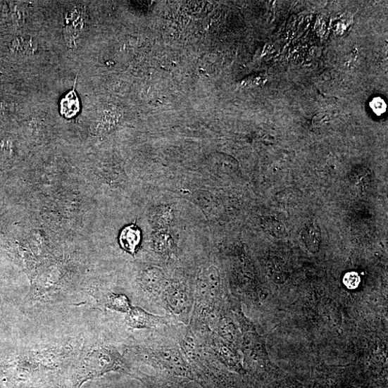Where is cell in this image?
I'll list each match as a JSON object with an SVG mask.
<instances>
[{
	"label": "cell",
	"instance_id": "30bf717a",
	"mask_svg": "<svg viewBox=\"0 0 388 388\" xmlns=\"http://www.w3.org/2000/svg\"><path fill=\"white\" fill-rule=\"evenodd\" d=\"M172 218L171 210L166 207L159 208L154 215L155 225L160 227H165L169 225L172 221Z\"/></svg>",
	"mask_w": 388,
	"mask_h": 388
},
{
	"label": "cell",
	"instance_id": "7a4b0ae2",
	"mask_svg": "<svg viewBox=\"0 0 388 388\" xmlns=\"http://www.w3.org/2000/svg\"><path fill=\"white\" fill-rule=\"evenodd\" d=\"M166 308L174 315L186 316L192 306V297L188 288L181 284H175L168 287L163 294Z\"/></svg>",
	"mask_w": 388,
	"mask_h": 388
},
{
	"label": "cell",
	"instance_id": "8fae6325",
	"mask_svg": "<svg viewBox=\"0 0 388 388\" xmlns=\"http://www.w3.org/2000/svg\"><path fill=\"white\" fill-rule=\"evenodd\" d=\"M156 249L161 253H166L171 250L173 242L170 236L161 233L154 239Z\"/></svg>",
	"mask_w": 388,
	"mask_h": 388
},
{
	"label": "cell",
	"instance_id": "52a82bcc",
	"mask_svg": "<svg viewBox=\"0 0 388 388\" xmlns=\"http://www.w3.org/2000/svg\"><path fill=\"white\" fill-rule=\"evenodd\" d=\"M143 284L147 291L158 292L163 286L164 277L162 272L156 268L148 270L142 277Z\"/></svg>",
	"mask_w": 388,
	"mask_h": 388
},
{
	"label": "cell",
	"instance_id": "9c48e42d",
	"mask_svg": "<svg viewBox=\"0 0 388 388\" xmlns=\"http://www.w3.org/2000/svg\"><path fill=\"white\" fill-rule=\"evenodd\" d=\"M107 306L113 310L127 313L132 308L127 296L122 294H113L108 300Z\"/></svg>",
	"mask_w": 388,
	"mask_h": 388
},
{
	"label": "cell",
	"instance_id": "8992f818",
	"mask_svg": "<svg viewBox=\"0 0 388 388\" xmlns=\"http://www.w3.org/2000/svg\"><path fill=\"white\" fill-rule=\"evenodd\" d=\"M38 42L30 35L17 37L11 44L12 51L20 56H29L37 51Z\"/></svg>",
	"mask_w": 388,
	"mask_h": 388
},
{
	"label": "cell",
	"instance_id": "3957f363",
	"mask_svg": "<svg viewBox=\"0 0 388 388\" xmlns=\"http://www.w3.org/2000/svg\"><path fill=\"white\" fill-rule=\"evenodd\" d=\"M127 325L132 329H152L166 323L164 317L147 312L137 306L130 308L125 318Z\"/></svg>",
	"mask_w": 388,
	"mask_h": 388
},
{
	"label": "cell",
	"instance_id": "5b68a950",
	"mask_svg": "<svg viewBox=\"0 0 388 388\" xmlns=\"http://www.w3.org/2000/svg\"><path fill=\"white\" fill-rule=\"evenodd\" d=\"M141 241L140 230L134 225L125 227L121 232L119 242L123 250L134 255Z\"/></svg>",
	"mask_w": 388,
	"mask_h": 388
},
{
	"label": "cell",
	"instance_id": "277c9868",
	"mask_svg": "<svg viewBox=\"0 0 388 388\" xmlns=\"http://www.w3.org/2000/svg\"><path fill=\"white\" fill-rule=\"evenodd\" d=\"M218 273L213 267L206 270L199 280V292L204 299H213L219 287Z\"/></svg>",
	"mask_w": 388,
	"mask_h": 388
},
{
	"label": "cell",
	"instance_id": "6da1fadb",
	"mask_svg": "<svg viewBox=\"0 0 388 388\" xmlns=\"http://www.w3.org/2000/svg\"><path fill=\"white\" fill-rule=\"evenodd\" d=\"M110 372L130 375V368L117 351L108 348H96L81 362L75 375L74 387L80 388L87 381Z\"/></svg>",
	"mask_w": 388,
	"mask_h": 388
},
{
	"label": "cell",
	"instance_id": "ba28073f",
	"mask_svg": "<svg viewBox=\"0 0 388 388\" xmlns=\"http://www.w3.org/2000/svg\"><path fill=\"white\" fill-rule=\"evenodd\" d=\"M80 110L79 99L75 90L69 92L61 103V112L68 118L75 116Z\"/></svg>",
	"mask_w": 388,
	"mask_h": 388
},
{
	"label": "cell",
	"instance_id": "7c38bea8",
	"mask_svg": "<svg viewBox=\"0 0 388 388\" xmlns=\"http://www.w3.org/2000/svg\"><path fill=\"white\" fill-rule=\"evenodd\" d=\"M343 283L349 289H356L361 284V277L356 272L347 273L344 276Z\"/></svg>",
	"mask_w": 388,
	"mask_h": 388
}]
</instances>
